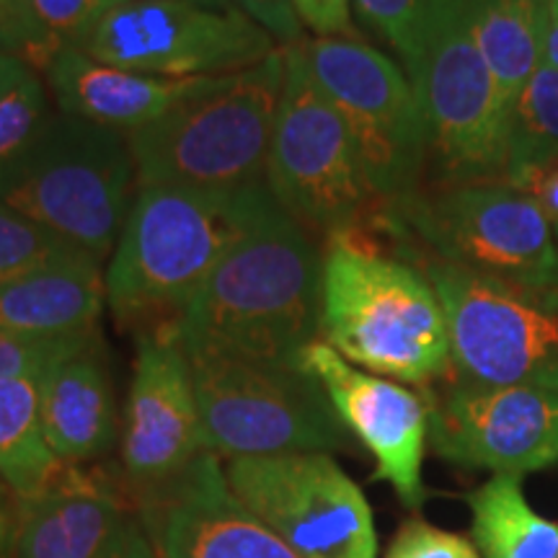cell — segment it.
I'll return each instance as SVG.
<instances>
[{
  "label": "cell",
  "mask_w": 558,
  "mask_h": 558,
  "mask_svg": "<svg viewBox=\"0 0 558 558\" xmlns=\"http://www.w3.org/2000/svg\"><path fill=\"white\" fill-rule=\"evenodd\" d=\"M318 239L275 205L173 320L181 344L303 365L320 339Z\"/></svg>",
  "instance_id": "1"
},
{
  "label": "cell",
  "mask_w": 558,
  "mask_h": 558,
  "mask_svg": "<svg viewBox=\"0 0 558 558\" xmlns=\"http://www.w3.org/2000/svg\"><path fill=\"white\" fill-rule=\"evenodd\" d=\"M320 341L354 367L422 390L452 373L437 290L407 256L386 254L375 233L324 246Z\"/></svg>",
  "instance_id": "2"
},
{
  "label": "cell",
  "mask_w": 558,
  "mask_h": 558,
  "mask_svg": "<svg viewBox=\"0 0 558 558\" xmlns=\"http://www.w3.org/2000/svg\"><path fill=\"white\" fill-rule=\"evenodd\" d=\"M275 205L264 181L241 190L137 186L104 271L111 311L120 318L171 313L177 320L194 292Z\"/></svg>",
  "instance_id": "3"
},
{
  "label": "cell",
  "mask_w": 558,
  "mask_h": 558,
  "mask_svg": "<svg viewBox=\"0 0 558 558\" xmlns=\"http://www.w3.org/2000/svg\"><path fill=\"white\" fill-rule=\"evenodd\" d=\"M284 86V52L202 78L179 104L130 132L137 186L241 190L264 181Z\"/></svg>",
  "instance_id": "4"
},
{
  "label": "cell",
  "mask_w": 558,
  "mask_h": 558,
  "mask_svg": "<svg viewBox=\"0 0 558 558\" xmlns=\"http://www.w3.org/2000/svg\"><path fill=\"white\" fill-rule=\"evenodd\" d=\"M137 194L130 137L52 114L0 166V199L99 264L109 262Z\"/></svg>",
  "instance_id": "5"
},
{
  "label": "cell",
  "mask_w": 558,
  "mask_h": 558,
  "mask_svg": "<svg viewBox=\"0 0 558 558\" xmlns=\"http://www.w3.org/2000/svg\"><path fill=\"white\" fill-rule=\"evenodd\" d=\"M282 52L284 86L264 184L313 239L329 243L383 233L388 207L369 184L344 120L311 78L295 45Z\"/></svg>",
  "instance_id": "6"
},
{
  "label": "cell",
  "mask_w": 558,
  "mask_h": 558,
  "mask_svg": "<svg viewBox=\"0 0 558 558\" xmlns=\"http://www.w3.org/2000/svg\"><path fill=\"white\" fill-rule=\"evenodd\" d=\"M184 347L207 450L218 458L337 452L349 445L329 396L303 365Z\"/></svg>",
  "instance_id": "7"
},
{
  "label": "cell",
  "mask_w": 558,
  "mask_h": 558,
  "mask_svg": "<svg viewBox=\"0 0 558 558\" xmlns=\"http://www.w3.org/2000/svg\"><path fill=\"white\" fill-rule=\"evenodd\" d=\"M427 275L450 337V378L558 393V282L501 279L435 256H407Z\"/></svg>",
  "instance_id": "8"
},
{
  "label": "cell",
  "mask_w": 558,
  "mask_h": 558,
  "mask_svg": "<svg viewBox=\"0 0 558 558\" xmlns=\"http://www.w3.org/2000/svg\"><path fill=\"white\" fill-rule=\"evenodd\" d=\"M383 233L401 256L424 254L527 284L558 277V241L546 215L505 181L422 186L388 209Z\"/></svg>",
  "instance_id": "9"
},
{
  "label": "cell",
  "mask_w": 558,
  "mask_h": 558,
  "mask_svg": "<svg viewBox=\"0 0 558 558\" xmlns=\"http://www.w3.org/2000/svg\"><path fill=\"white\" fill-rule=\"evenodd\" d=\"M409 78L435 186L505 179L509 107L473 37L465 0H437Z\"/></svg>",
  "instance_id": "10"
},
{
  "label": "cell",
  "mask_w": 558,
  "mask_h": 558,
  "mask_svg": "<svg viewBox=\"0 0 558 558\" xmlns=\"http://www.w3.org/2000/svg\"><path fill=\"white\" fill-rule=\"evenodd\" d=\"M295 50L344 120L375 194L388 209L414 197L429 169L427 128L401 62L347 37H305Z\"/></svg>",
  "instance_id": "11"
},
{
  "label": "cell",
  "mask_w": 558,
  "mask_h": 558,
  "mask_svg": "<svg viewBox=\"0 0 558 558\" xmlns=\"http://www.w3.org/2000/svg\"><path fill=\"white\" fill-rule=\"evenodd\" d=\"M73 47L109 65L160 78L239 73L282 50L239 9H209L190 0H124Z\"/></svg>",
  "instance_id": "12"
},
{
  "label": "cell",
  "mask_w": 558,
  "mask_h": 558,
  "mask_svg": "<svg viewBox=\"0 0 558 558\" xmlns=\"http://www.w3.org/2000/svg\"><path fill=\"white\" fill-rule=\"evenodd\" d=\"M233 497L300 558H378L373 509L329 452L228 460Z\"/></svg>",
  "instance_id": "13"
},
{
  "label": "cell",
  "mask_w": 558,
  "mask_h": 558,
  "mask_svg": "<svg viewBox=\"0 0 558 558\" xmlns=\"http://www.w3.org/2000/svg\"><path fill=\"white\" fill-rule=\"evenodd\" d=\"M429 442L439 458L494 476H525L558 463V393L527 386H471L445 378L424 388Z\"/></svg>",
  "instance_id": "14"
},
{
  "label": "cell",
  "mask_w": 558,
  "mask_h": 558,
  "mask_svg": "<svg viewBox=\"0 0 558 558\" xmlns=\"http://www.w3.org/2000/svg\"><path fill=\"white\" fill-rule=\"evenodd\" d=\"M205 452L190 357L169 320L137 339L120 435L122 481L132 501L169 484Z\"/></svg>",
  "instance_id": "15"
},
{
  "label": "cell",
  "mask_w": 558,
  "mask_h": 558,
  "mask_svg": "<svg viewBox=\"0 0 558 558\" xmlns=\"http://www.w3.org/2000/svg\"><path fill=\"white\" fill-rule=\"evenodd\" d=\"M303 367L324 386L344 429L375 458V478L393 486L409 509L422 507L427 499L422 481L429 442L427 396L354 367L320 339L303 352Z\"/></svg>",
  "instance_id": "16"
},
{
  "label": "cell",
  "mask_w": 558,
  "mask_h": 558,
  "mask_svg": "<svg viewBox=\"0 0 558 558\" xmlns=\"http://www.w3.org/2000/svg\"><path fill=\"white\" fill-rule=\"evenodd\" d=\"M132 505L158 558H300L233 497L215 452Z\"/></svg>",
  "instance_id": "17"
},
{
  "label": "cell",
  "mask_w": 558,
  "mask_h": 558,
  "mask_svg": "<svg viewBox=\"0 0 558 558\" xmlns=\"http://www.w3.org/2000/svg\"><path fill=\"white\" fill-rule=\"evenodd\" d=\"M135 507L109 478L62 465L29 499H19L13 558H111Z\"/></svg>",
  "instance_id": "18"
},
{
  "label": "cell",
  "mask_w": 558,
  "mask_h": 558,
  "mask_svg": "<svg viewBox=\"0 0 558 558\" xmlns=\"http://www.w3.org/2000/svg\"><path fill=\"white\" fill-rule=\"evenodd\" d=\"M39 75L62 114L124 135L148 128L202 81L135 73L90 58L73 45L58 47Z\"/></svg>",
  "instance_id": "19"
},
{
  "label": "cell",
  "mask_w": 558,
  "mask_h": 558,
  "mask_svg": "<svg viewBox=\"0 0 558 558\" xmlns=\"http://www.w3.org/2000/svg\"><path fill=\"white\" fill-rule=\"evenodd\" d=\"M39 411L47 445L60 463H94L114 448L120 424L101 339L41 375Z\"/></svg>",
  "instance_id": "20"
},
{
  "label": "cell",
  "mask_w": 558,
  "mask_h": 558,
  "mask_svg": "<svg viewBox=\"0 0 558 558\" xmlns=\"http://www.w3.org/2000/svg\"><path fill=\"white\" fill-rule=\"evenodd\" d=\"M107 279L90 256L47 264L0 284V329L29 337H81L99 331Z\"/></svg>",
  "instance_id": "21"
},
{
  "label": "cell",
  "mask_w": 558,
  "mask_h": 558,
  "mask_svg": "<svg viewBox=\"0 0 558 558\" xmlns=\"http://www.w3.org/2000/svg\"><path fill=\"white\" fill-rule=\"evenodd\" d=\"M548 3L550 0H465L473 37L509 109L543 62Z\"/></svg>",
  "instance_id": "22"
},
{
  "label": "cell",
  "mask_w": 558,
  "mask_h": 558,
  "mask_svg": "<svg viewBox=\"0 0 558 558\" xmlns=\"http://www.w3.org/2000/svg\"><path fill=\"white\" fill-rule=\"evenodd\" d=\"M481 558H558V522L530 507L520 476H492L469 494Z\"/></svg>",
  "instance_id": "23"
},
{
  "label": "cell",
  "mask_w": 558,
  "mask_h": 558,
  "mask_svg": "<svg viewBox=\"0 0 558 558\" xmlns=\"http://www.w3.org/2000/svg\"><path fill=\"white\" fill-rule=\"evenodd\" d=\"M62 465L41 429L39 378L0 380V481L19 499H29Z\"/></svg>",
  "instance_id": "24"
},
{
  "label": "cell",
  "mask_w": 558,
  "mask_h": 558,
  "mask_svg": "<svg viewBox=\"0 0 558 558\" xmlns=\"http://www.w3.org/2000/svg\"><path fill=\"white\" fill-rule=\"evenodd\" d=\"M558 158V70L541 62L509 109L507 181L512 173Z\"/></svg>",
  "instance_id": "25"
},
{
  "label": "cell",
  "mask_w": 558,
  "mask_h": 558,
  "mask_svg": "<svg viewBox=\"0 0 558 558\" xmlns=\"http://www.w3.org/2000/svg\"><path fill=\"white\" fill-rule=\"evenodd\" d=\"M70 256L81 251L0 199V284Z\"/></svg>",
  "instance_id": "26"
},
{
  "label": "cell",
  "mask_w": 558,
  "mask_h": 558,
  "mask_svg": "<svg viewBox=\"0 0 558 558\" xmlns=\"http://www.w3.org/2000/svg\"><path fill=\"white\" fill-rule=\"evenodd\" d=\"M437 0H352V9L369 32L378 34L411 70Z\"/></svg>",
  "instance_id": "27"
},
{
  "label": "cell",
  "mask_w": 558,
  "mask_h": 558,
  "mask_svg": "<svg viewBox=\"0 0 558 558\" xmlns=\"http://www.w3.org/2000/svg\"><path fill=\"white\" fill-rule=\"evenodd\" d=\"M50 117V90L37 70L0 94V166L16 158Z\"/></svg>",
  "instance_id": "28"
},
{
  "label": "cell",
  "mask_w": 558,
  "mask_h": 558,
  "mask_svg": "<svg viewBox=\"0 0 558 558\" xmlns=\"http://www.w3.org/2000/svg\"><path fill=\"white\" fill-rule=\"evenodd\" d=\"M99 339V331L81 337H29L0 329V380L41 378L52 365L68 360Z\"/></svg>",
  "instance_id": "29"
},
{
  "label": "cell",
  "mask_w": 558,
  "mask_h": 558,
  "mask_svg": "<svg viewBox=\"0 0 558 558\" xmlns=\"http://www.w3.org/2000/svg\"><path fill=\"white\" fill-rule=\"evenodd\" d=\"M0 45L41 73L58 45L45 32L32 0H0Z\"/></svg>",
  "instance_id": "30"
},
{
  "label": "cell",
  "mask_w": 558,
  "mask_h": 558,
  "mask_svg": "<svg viewBox=\"0 0 558 558\" xmlns=\"http://www.w3.org/2000/svg\"><path fill=\"white\" fill-rule=\"evenodd\" d=\"M124 0H32V9L58 47L78 45L111 9Z\"/></svg>",
  "instance_id": "31"
},
{
  "label": "cell",
  "mask_w": 558,
  "mask_h": 558,
  "mask_svg": "<svg viewBox=\"0 0 558 558\" xmlns=\"http://www.w3.org/2000/svg\"><path fill=\"white\" fill-rule=\"evenodd\" d=\"M383 558H481L463 535L435 527L424 520H409L399 530Z\"/></svg>",
  "instance_id": "32"
},
{
  "label": "cell",
  "mask_w": 558,
  "mask_h": 558,
  "mask_svg": "<svg viewBox=\"0 0 558 558\" xmlns=\"http://www.w3.org/2000/svg\"><path fill=\"white\" fill-rule=\"evenodd\" d=\"M230 5L259 24L282 50L308 37L290 0H230Z\"/></svg>",
  "instance_id": "33"
},
{
  "label": "cell",
  "mask_w": 558,
  "mask_h": 558,
  "mask_svg": "<svg viewBox=\"0 0 558 558\" xmlns=\"http://www.w3.org/2000/svg\"><path fill=\"white\" fill-rule=\"evenodd\" d=\"M300 24L311 37L357 39L352 21V0H290Z\"/></svg>",
  "instance_id": "34"
},
{
  "label": "cell",
  "mask_w": 558,
  "mask_h": 558,
  "mask_svg": "<svg viewBox=\"0 0 558 558\" xmlns=\"http://www.w3.org/2000/svg\"><path fill=\"white\" fill-rule=\"evenodd\" d=\"M505 184L525 192L541 207V213L546 215L548 226L558 241V158L512 173Z\"/></svg>",
  "instance_id": "35"
},
{
  "label": "cell",
  "mask_w": 558,
  "mask_h": 558,
  "mask_svg": "<svg viewBox=\"0 0 558 558\" xmlns=\"http://www.w3.org/2000/svg\"><path fill=\"white\" fill-rule=\"evenodd\" d=\"M19 527V497L0 481V558H13Z\"/></svg>",
  "instance_id": "36"
},
{
  "label": "cell",
  "mask_w": 558,
  "mask_h": 558,
  "mask_svg": "<svg viewBox=\"0 0 558 558\" xmlns=\"http://www.w3.org/2000/svg\"><path fill=\"white\" fill-rule=\"evenodd\" d=\"M111 558H158L156 548H153V543L148 538V533H145L143 525H140L137 512H135V518L130 520L128 530L122 533V538H120V543H117Z\"/></svg>",
  "instance_id": "37"
},
{
  "label": "cell",
  "mask_w": 558,
  "mask_h": 558,
  "mask_svg": "<svg viewBox=\"0 0 558 558\" xmlns=\"http://www.w3.org/2000/svg\"><path fill=\"white\" fill-rule=\"evenodd\" d=\"M29 70H34L29 62L21 60L19 54H11V52H0V94H5L13 83H19L24 78Z\"/></svg>",
  "instance_id": "38"
},
{
  "label": "cell",
  "mask_w": 558,
  "mask_h": 558,
  "mask_svg": "<svg viewBox=\"0 0 558 558\" xmlns=\"http://www.w3.org/2000/svg\"><path fill=\"white\" fill-rule=\"evenodd\" d=\"M543 62L558 70V0L548 3V26L543 39Z\"/></svg>",
  "instance_id": "39"
},
{
  "label": "cell",
  "mask_w": 558,
  "mask_h": 558,
  "mask_svg": "<svg viewBox=\"0 0 558 558\" xmlns=\"http://www.w3.org/2000/svg\"><path fill=\"white\" fill-rule=\"evenodd\" d=\"M190 3L209 5V9H233V5H230V0H190Z\"/></svg>",
  "instance_id": "40"
},
{
  "label": "cell",
  "mask_w": 558,
  "mask_h": 558,
  "mask_svg": "<svg viewBox=\"0 0 558 558\" xmlns=\"http://www.w3.org/2000/svg\"><path fill=\"white\" fill-rule=\"evenodd\" d=\"M0 52H9V50H5V47L3 45H0ZM13 54V52H11Z\"/></svg>",
  "instance_id": "41"
},
{
  "label": "cell",
  "mask_w": 558,
  "mask_h": 558,
  "mask_svg": "<svg viewBox=\"0 0 558 558\" xmlns=\"http://www.w3.org/2000/svg\"><path fill=\"white\" fill-rule=\"evenodd\" d=\"M556 282H558V277H556Z\"/></svg>",
  "instance_id": "42"
}]
</instances>
